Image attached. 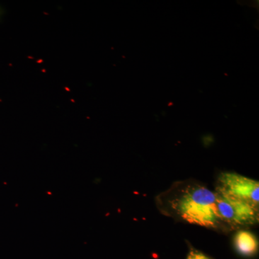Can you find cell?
I'll use <instances>...</instances> for the list:
<instances>
[{"instance_id":"cell-3","label":"cell","mask_w":259,"mask_h":259,"mask_svg":"<svg viewBox=\"0 0 259 259\" xmlns=\"http://www.w3.org/2000/svg\"><path fill=\"white\" fill-rule=\"evenodd\" d=\"M216 192L249 203L255 207L259 204V183L236 173L221 174L218 178Z\"/></svg>"},{"instance_id":"cell-4","label":"cell","mask_w":259,"mask_h":259,"mask_svg":"<svg viewBox=\"0 0 259 259\" xmlns=\"http://www.w3.org/2000/svg\"><path fill=\"white\" fill-rule=\"evenodd\" d=\"M234 245L237 251L245 256H252L258 252V242L254 234L241 230L234 237Z\"/></svg>"},{"instance_id":"cell-1","label":"cell","mask_w":259,"mask_h":259,"mask_svg":"<svg viewBox=\"0 0 259 259\" xmlns=\"http://www.w3.org/2000/svg\"><path fill=\"white\" fill-rule=\"evenodd\" d=\"M169 204L185 222L207 228H227L218 213L215 192L204 186L191 183L177 189Z\"/></svg>"},{"instance_id":"cell-2","label":"cell","mask_w":259,"mask_h":259,"mask_svg":"<svg viewBox=\"0 0 259 259\" xmlns=\"http://www.w3.org/2000/svg\"><path fill=\"white\" fill-rule=\"evenodd\" d=\"M215 194L218 213L228 229L252 226L258 222V207L216 192Z\"/></svg>"},{"instance_id":"cell-5","label":"cell","mask_w":259,"mask_h":259,"mask_svg":"<svg viewBox=\"0 0 259 259\" xmlns=\"http://www.w3.org/2000/svg\"><path fill=\"white\" fill-rule=\"evenodd\" d=\"M187 259H212L202 252L197 250H192L187 255Z\"/></svg>"}]
</instances>
